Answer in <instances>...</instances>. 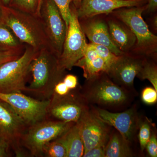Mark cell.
<instances>
[{
    "label": "cell",
    "mask_w": 157,
    "mask_h": 157,
    "mask_svg": "<svg viewBox=\"0 0 157 157\" xmlns=\"http://www.w3.org/2000/svg\"><path fill=\"white\" fill-rule=\"evenodd\" d=\"M80 92L90 105L113 112L128 108L136 94L116 83L106 73L86 79Z\"/></svg>",
    "instance_id": "1"
},
{
    "label": "cell",
    "mask_w": 157,
    "mask_h": 157,
    "mask_svg": "<svg viewBox=\"0 0 157 157\" xmlns=\"http://www.w3.org/2000/svg\"><path fill=\"white\" fill-rule=\"evenodd\" d=\"M30 71L32 81L24 92L41 100L50 99L56 84L65 75V71L59 68L58 57L47 48L38 52L31 63Z\"/></svg>",
    "instance_id": "2"
},
{
    "label": "cell",
    "mask_w": 157,
    "mask_h": 157,
    "mask_svg": "<svg viewBox=\"0 0 157 157\" xmlns=\"http://www.w3.org/2000/svg\"><path fill=\"white\" fill-rule=\"evenodd\" d=\"M2 22L9 27L23 44L37 51L45 48L50 49L40 17L3 6Z\"/></svg>",
    "instance_id": "3"
},
{
    "label": "cell",
    "mask_w": 157,
    "mask_h": 157,
    "mask_svg": "<svg viewBox=\"0 0 157 157\" xmlns=\"http://www.w3.org/2000/svg\"><path fill=\"white\" fill-rule=\"evenodd\" d=\"M74 124L47 117L27 127L21 139V146L31 156L42 157L44 147L61 136Z\"/></svg>",
    "instance_id": "4"
},
{
    "label": "cell",
    "mask_w": 157,
    "mask_h": 157,
    "mask_svg": "<svg viewBox=\"0 0 157 157\" xmlns=\"http://www.w3.org/2000/svg\"><path fill=\"white\" fill-rule=\"evenodd\" d=\"M38 51L26 45L21 56L0 66V93L24 92L30 75L31 63Z\"/></svg>",
    "instance_id": "5"
},
{
    "label": "cell",
    "mask_w": 157,
    "mask_h": 157,
    "mask_svg": "<svg viewBox=\"0 0 157 157\" xmlns=\"http://www.w3.org/2000/svg\"><path fill=\"white\" fill-rule=\"evenodd\" d=\"M70 8L71 15L67 35L62 53L58 58L59 68L63 71L70 70L75 66L83 56L87 45L73 3Z\"/></svg>",
    "instance_id": "6"
},
{
    "label": "cell",
    "mask_w": 157,
    "mask_h": 157,
    "mask_svg": "<svg viewBox=\"0 0 157 157\" xmlns=\"http://www.w3.org/2000/svg\"><path fill=\"white\" fill-rule=\"evenodd\" d=\"M49 100L47 117L66 122H78L90 107L78 86L71 90L66 95L58 96L53 94Z\"/></svg>",
    "instance_id": "7"
},
{
    "label": "cell",
    "mask_w": 157,
    "mask_h": 157,
    "mask_svg": "<svg viewBox=\"0 0 157 157\" xmlns=\"http://www.w3.org/2000/svg\"><path fill=\"white\" fill-rule=\"evenodd\" d=\"M40 16L51 50L59 58L67 31L65 21L52 0H42Z\"/></svg>",
    "instance_id": "8"
},
{
    "label": "cell",
    "mask_w": 157,
    "mask_h": 157,
    "mask_svg": "<svg viewBox=\"0 0 157 157\" xmlns=\"http://www.w3.org/2000/svg\"><path fill=\"white\" fill-rule=\"evenodd\" d=\"M27 127L12 107L0 99V142L9 145L16 157L26 155L21 139Z\"/></svg>",
    "instance_id": "9"
},
{
    "label": "cell",
    "mask_w": 157,
    "mask_h": 157,
    "mask_svg": "<svg viewBox=\"0 0 157 157\" xmlns=\"http://www.w3.org/2000/svg\"><path fill=\"white\" fill-rule=\"evenodd\" d=\"M0 99L10 105L27 126L48 117L49 100H39L22 92L0 93Z\"/></svg>",
    "instance_id": "10"
},
{
    "label": "cell",
    "mask_w": 157,
    "mask_h": 157,
    "mask_svg": "<svg viewBox=\"0 0 157 157\" xmlns=\"http://www.w3.org/2000/svg\"><path fill=\"white\" fill-rule=\"evenodd\" d=\"M77 123L84 144V152L99 144H107L112 127L99 116L93 106L90 105Z\"/></svg>",
    "instance_id": "11"
},
{
    "label": "cell",
    "mask_w": 157,
    "mask_h": 157,
    "mask_svg": "<svg viewBox=\"0 0 157 157\" xmlns=\"http://www.w3.org/2000/svg\"><path fill=\"white\" fill-rule=\"evenodd\" d=\"M94 107L99 116L116 129L129 143L132 144L135 141L142 119L138 113L137 105L134 104L125 110L117 112Z\"/></svg>",
    "instance_id": "12"
},
{
    "label": "cell",
    "mask_w": 157,
    "mask_h": 157,
    "mask_svg": "<svg viewBox=\"0 0 157 157\" xmlns=\"http://www.w3.org/2000/svg\"><path fill=\"white\" fill-rule=\"evenodd\" d=\"M118 12V16L136 37L137 44L141 48H151L157 44V37L152 33L142 17L145 7H128Z\"/></svg>",
    "instance_id": "13"
},
{
    "label": "cell",
    "mask_w": 157,
    "mask_h": 157,
    "mask_svg": "<svg viewBox=\"0 0 157 157\" xmlns=\"http://www.w3.org/2000/svg\"><path fill=\"white\" fill-rule=\"evenodd\" d=\"M144 60L137 58L120 56L107 73L116 83L136 93L134 86L135 77L140 72Z\"/></svg>",
    "instance_id": "14"
},
{
    "label": "cell",
    "mask_w": 157,
    "mask_h": 157,
    "mask_svg": "<svg viewBox=\"0 0 157 157\" xmlns=\"http://www.w3.org/2000/svg\"><path fill=\"white\" fill-rule=\"evenodd\" d=\"M147 0H81L76 9L78 19L94 17L100 14H108L123 8L138 7L146 4Z\"/></svg>",
    "instance_id": "15"
},
{
    "label": "cell",
    "mask_w": 157,
    "mask_h": 157,
    "mask_svg": "<svg viewBox=\"0 0 157 157\" xmlns=\"http://www.w3.org/2000/svg\"><path fill=\"white\" fill-rule=\"evenodd\" d=\"M74 67L81 68L83 76L86 79L103 73H107L109 67L106 62L98 54L92 43L87 44L84 54Z\"/></svg>",
    "instance_id": "16"
},
{
    "label": "cell",
    "mask_w": 157,
    "mask_h": 157,
    "mask_svg": "<svg viewBox=\"0 0 157 157\" xmlns=\"http://www.w3.org/2000/svg\"><path fill=\"white\" fill-rule=\"evenodd\" d=\"M80 25L85 35L91 43L106 46L117 56L124 54L113 43L108 26L103 21H96Z\"/></svg>",
    "instance_id": "17"
},
{
    "label": "cell",
    "mask_w": 157,
    "mask_h": 157,
    "mask_svg": "<svg viewBox=\"0 0 157 157\" xmlns=\"http://www.w3.org/2000/svg\"><path fill=\"white\" fill-rule=\"evenodd\" d=\"M61 143L66 150V157H82L84 147L78 123L74 124L61 136L55 139Z\"/></svg>",
    "instance_id": "18"
},
{
    "label": "cell",
    "mask_w": 157,
    "mask_h": 157,
    "mask_svg": "<svg viewBox=\"0 0 157 157\" xmlns=\"http://www.w3.org/2000/svg\"><path fill=\"white\" fill-rule=\"evenodd\" d=\"M131 145L119 132L113 128L105 147V157L134 156Z\"/></svg>",
    "instance_id": "19"
},
{
    "label": "cell",
    "mask_w": 157,
    "mask_h": 157,
    "mask_svg": "<svg viewBox=\"0 0 157 157\" xmlns=\"http://www.w3.org/2000/svg\"><path fill=\"white\" fill-rule=\"evenodd\" d=\"M108 27L113 43L121 51H127L135 45L136 37L131 30L113 21H109Z\"/></svg>",
    "instance_id": "20"
},
{
    "label": "cell",
    "mask_w": 157,
    "mask_h": 157,
    "mask_svg": "<svg viewBox=\"0 0 157 157\" xmlns=\"http://www.w3.org/2000/svg\"><path fill=\"white\" fill-rule=\"evenodd\" d=\"M26 45L20 41L9 27L0 23V50H25Z\"/></svg>",
    "instance_id": "21"
},
{
    "label": "cell",
    "mask_w": 157,
    "mask_h": 157,
    "mask_svg": "<svg viewBox=\"0 0 157 157\" xmlns=\"http://www.w3.org/2000/svg\"><path fill=\"white\" fill-rule=\"evenodd\" d=\"M42 0H12L9 7L40 17Z\"/></svg>",
    "instance_id": "22"
},
{
    "label": "cell",
    "mask_w": 157,
    "mask_h": 157,
    "mask_svg": "<svg viewBox=\"0 0 157 157\" xmlns=\"http://www.w3.org/2000/svg\"><path fill=\"white\" fill-rule=\"evenodd\" d=\"M137 77L141 80H149L157 91V68L154 63L144 61Z\"/></svg>",
    "instance_id": "23"
},
{
    "label": "cell",
    "mask_w": 157,
    "mask_h": 157,
    "mask_svg": "<svg viewBox=\"0 0 157 157\" xmlns=\"http://www.w3.org/2000/svg\"><path fill=\"white\" fill-rule=\"evenodd\" d=\"M43 156L48 157H66L67 153L64 147L56 140L47 143L42 151Z\"/></svg>",
    "instance_id": "24"
},
{
    "label": "cell",
    "mask_w": 157,
    "mask_h": 157,
    "mask_svg": "<svg viewBox=\"0 0 157 157\" xmlns=\"http://www.w3.org/2000/svg\"><path fill=\"white\" fill-rule=\"evenodd\" d=\"M151 126L149 121L147 118L141 119L138 129V140L140 144V151H144L151 133Z\"/></svg>",
    "instance_id": "25"
},
{
    "label": "cell",
    "mask_w": 157,
    "mask_h": 157,
    "mask_svg": "<svg viewBox=\"0 0 157 157\" xmlns=\"http://www.w3.org/2000/svg\"><path fill=\"white\" fill-rule=\"evenodd\" d=\"M98 54L106 62L109 67V70L117 60L119 56L116 55L109 48L104 46L97 44H93ZM108 73V72H107Z\"/></svg>",
    "instance_id": "26"
},
{
    "label": "cell",
    "mask_w": 157,
    "mask_h": 157,
    "mask_svg": "<svg viewBox=\"0 0 157 157\" xmlns=\"http://www.w3.org/2000/svg\"><path fill=\"white\" fill-rule=\"evenodd\" d=\"M61 14L68 29L71 15V5L73 0H52Z\"/></svg>",
    "instance_id": "27"
},
{
    "label": "cell",
    "mask_w": 157,
    "mask_h": 157,
    "mask_svg": "<svg viewBox=\"0 0 157 157\" xmlns=\"http://www.w3.org/2000/svg\"><path fill=\"white\" fill-rule=\"evenodd\" d=\"M141 98L144 104L151 105L157 101V91L153 87L144 88L141 93Z\"/></svg>",
    "instance_id": "28"
},
{
    "label": "cell",
    "mask_w": 157,
    "mask_h": 157,
    "mask_svg": "<svg viewBox=\"0 0 157 157\" xmlns=\"http://www.w3.org/2000/svg\"><path fill=\"white\" fill-rule=\"evenodd\" d=\"M25 50V49L14 51L0 50V66L6 62L18 58L22 55Z\"/></svg>",
    "instance_id": "29"
},
{
    "label": "cell",
    "mask_w": 157,
    "mask_h": 157,
    "mask_svg": "<svg viewBox=\"0 0 157 157\" xmlns=\"http://www.w3.org/2000/svg\"><path fill=\"white\" fill-rule=\"evenodd\" d=\"M145 149L150 157H157V138L155 132L152 133L151 131V135Z\"/></svg>",
    "instance_id": "30"
},
{
    "label": "cell",
    "mask_w": 157,
    "mask_h": 157,
    "mask_svg": "<svg viewBox=\"0 0 157 157\" xmlns=\"http://www.w3.org/2000/svg\"><path fill=\"white\" fill-rule=\"evenodd\" d=\"M106 144H99L91 149L84 152L83 157H105Z\"/></svg>",
    "instance_id": "31"
},
{
    "label": "cell",
    "mask_w": 157,
    "mask_h": 157,
    "mask_svg": "<svg viewBox=\"0 0 157 157\" xmlns=\"http://www.w3.org/2000/svg\"><path fill=\"white\" fill-rule=\"evenodd\" d=\"M63 81L70 90L75 89L78 86V78L73 74L65 75Z\"/></svg>",
    "instance_id": "32"
},
{
    "label": "cell",
    "mask_w": 157,
    "mask_h": 157,
    "mask_svg": "<svg viewBox=\"0 0 157 157\" xmlns=\"http://www.w3.org/2000/svg\"><path fill=\"white\" fill-rule=\"evenodd\" d=\"M71 90L63 81L59 82L54 88V94L58 96H63L67 94Z\"/></svg>",
    "instance_id": "33"
},
{
    "label": "cell",
    "mask_w": 157,
    "mask_h": 157,
    "mask_svg": "<svg viewBox=\"0 0 157 157\" xmlns=\"http://www.w3.org/2000/svg\"><path fill=\"white\" fill-rule=\"evenodd\" d=\"M10 149L9 145L4 142H0V157L10 156Z\"/></svg>",
    "instance_id": "34"
},
{
    "label": "cell",
    "mask_w": 157,
    "mask_h": 157,
    "mask_svg": "<svg viewBox=\"0 0 157 157\" xmlns=\"http://www.w3.org/2000/svg\"><path fill=\"white\" fill-rule=\"evenodd\" d=\"M145 10L148 12H153L157 8V0H147Z\"/></svg>",
    "instance_id": "35"
},
{
    "label": "cell",
    "mask_w": 157,
    "mask_h": 157,
    "mask_svg": "<svg viewBox=\"0 0 157 157\" xmlns=\"http://www.w3.org/2000/svg\"><path fill=\"white\" fill-rule=\"evenodd\" d=\"M3 5L1 0H0V23L2 22L3 16Z\"/></svg>",
    "instance_id": "36"
},
{
    "label": "cell",
    "mask_w": 157,
    "mask_h": 157,
    "mask_svg": "<svg viewBox=\"0 0 157 157\" xmlns=\"http://www.w3.org/2000/svg\"><path fill=\"white\" fill-rule=\"evenodd\" d=\"M81 2V0H73V3L76 9H78V7L80 6Z\"/></svg>",
    "instance_id": "37"
},
{
    "label": "cell",
    "mask_w": 157,
    "mask_h": 157,
    "mask_svg": "<svg viewBox=\"0 0 157 157\" xmlns=\"http://www.w3.org/2000/svg\"><path fill=\"white\" fill-rule=\"evenodd\" d=\"M4 6H9L12 0H1Z\"/></svg>",
    "instance_id": "38"
}]
</instances>
